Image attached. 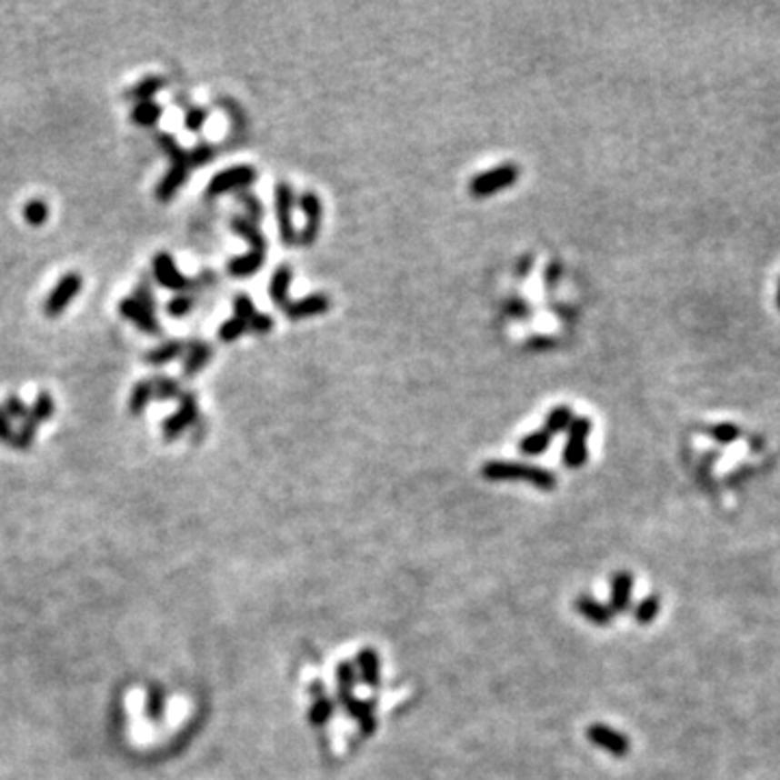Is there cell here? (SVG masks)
Here are the masks:
<instances>
[{"mask_svg": "<svg viewBox=\"0 0 780 780\" xmlns=\"http://www.w3.org/2000/svg\"><path fill=\"white\" fill-rule=\"evenodd\" d=\"M150 399H152V382L141 380L135 384L133 393H130V399H128L130 415H139V412H144L145 405L150 404Z\"/></svg>", "mask_w": 780, "mask_h": 780, "instance_id": "31", "label": "cell"}, {"mask_svg": "<svg viewBox=\"0 0 780 780\" xmlns=\"http://www.w3.org/2000/svg\"><path fill=\"white\" fill-rule=\"evenodd\" d=\"M158 145H161L163 152H165V155L172 158L174 167H186V150L180 148V144L172 137V135H167V133L158 135Z\"/></svg>", "mask_w": 780, "mask_h": 780, "instance_id": "33", "label": "cell"}, {"mask_svg": "<svg viewBox=\"0 0 780 780\" xmlns=\"http://www.w3.org/2000/svg\"><path fill=\"white\" fill-rule=\"evenodd\" d=\"M518 167L512 165V163H505V165H496L488 169V172L473 176L468 189H471V195L475 197H490L503 189H507V186H512L518 180Z\"/></svg>", "mask_w": 780, "mask_h": 780, "instance_id": "3", "label": "cell"}, {"mask_svg": "<svg viewBox=\"0 0 780 780\" xmlns=\"http://www.w3.org/2000/svg\"><path fill=\"white\" fill-rule=\"evenodd\" d=\"M163 87H165V78H163V76H148V78H144V81H141V83L135 85V87L130 89V92L126 95H128V98L137 100V103H148L152 95H156L158 92H161Z\"/></svg>", "mask_w": 780, "mask_h": 780, "instance_id": "27", "label": "cell"}, {"mask_svg": "<svg viewBox=\"0 0 780 780\" xmlns=\"http://www.w3.org/2000/svg\"><path fill=\"white\" fill-rule=\"evenodd\" d=\"M183 352H185V345L180 341L163 343L161 347L152 349V352L145 355V363L148 365H167V363H172L174 358H178V355Z\"/></svg>", "mask_w": 780, "mask_h": 780, "instance_id": "29", "label": "cell"}, {"mask_svg": "<svg viewBox=\"0 0 780 780\" xmlns=\"http://www.w3.org/2000/svg\"><path fill=\"white\" fill-rule=\"evenodd\" d=\"M354 668H355V675H358V678L366 687L377 689L382 685V661H380V655H377V650L373 648L360 650V653L355 655Z\"/></svg>", "mask_w": 780, "mask_h": 780, "instance_id": "12", "label": "cell"}, {"mask_svg": "<svg viewBox=\"0 0 780 780\" xmlns=\"http://www.w3.org/2000/svg\"><path fill=\"white\" fill-rule=\"evenodd\" d=\"M575 607L585 620H590V623L596 626H609L614 623L615 614L609 609V605L596 601L595 596H587V595L579 596L575 601Z\"/></svg>", "mask_w": 780, "mask_h": 780, "instance_id": "16", "label": "cell"}, {"mask_svg": "<svg viewBox=\"0 0 780 780\" xmlns=\"http://www.w3.org/2000/svg\"><path fill=\"white\" fill-rule=\"evenodd\" d=\"M53 415H55V399L50 397L48 393H39L35 404H33V408L28 410L25 421L33 423V425L39 427L44 421H48V418Z\"/></svg>", "mask_w": 780, "mask_h": 780, "instance_id": "28", "label": "cell"}, {"mask_svg": "<svg viewBox=\"0 0 780 780\" xmlns=\"http://www.w3.org/2000/svg\"><path fill=\"white\" fill-rule=\"evenodd\" d=\"M776 306L780 308V282H778V288H776Z\"/></svg>", "mask_w": 780, "mask_h": 780, "instance_id": "45", "label": "cell"}, {"mask_svg": "<svg viewBox=\"0 0 780 780\" xmlns=\"http://www.w3.org/2000/svg\"><path fill=\"white\" fill-rule=\"evenodd\" d=\"M573 418H575V415H573V410L568 408V405H555V408H553L546 415L545 427L542 429H545L548 436L553 438L555 434L566 432V429L570 427V423H573Z\"/></svg>", "mask_w": 780, "mask_h": 780, "instance_id": "24", "label": "cell"}, {"mask_svg": "<svg viewBox=\"0 0 780 780\" xmlns=\"http://www.w3.org/2000/svg\"><path fill=\"white\" fill-rule=\"evenodd\" d=\"M14 438H15V434L11 432L9 416L5 415V410H0V440H3V443L14 445Z\"/></svg>", "mask_w": 780, "mask_h": 780, "instance_id": "44", "label": "cell"}, {"mask_svg": "<svg viewBox=\"0 0 780 780\" xmlns=\"http://www.w3.org/2000/svg\"><path fill=\"white\" fill-rule=\"evenodd\" d=\"M5 415L9 418H20V421H25L28 415V408L25 405V401L20 397H15V395H9L7 401H5Z\"/></svg>", "mask_w": 780, "mask_h": 780, "instance_id": "42", "label": "cell"}, {"mask_svg": "<svg viewBox=\"0 0 780 780\" xmlns=\"http://www.w3.org/2000/svg\"><path fill=\"white\" fill-rule=\"evenodd\" d=\"M191 308H194V297L178 295L167 304V315L174 316V319H183V316L191 313Z\"/></svg>", "mask_w": 780, "mask_h": 780, "instance_id": "39", "label": "cell"}, {"mask_svg": "<svg viewBox=\"0 0 780 780\" xmlns=\"http://www.w3.org/2000/svg\"><path fill=\"white\" fill-rule=\"evenodd\" d=\"M197 421V401L194 393H180V410L172 415L163 423V432L165 438H178L186 427H191Z\"/></svg>", "mask_w": 780, "mask_h": 780, "instance_id": "8", "label": "cell"}, {"mask_svg": "<svg viewBox=\"0 0 780 780\" xmlns=\"http://www.w3.org/2000/svg\"><path fill=\"white\" fill-rule=\"evenodd\" d=\"M152 382V397H156L158 401H169V399H176L180 397V386L176 380H172V377L165 375H158Z\"/></svg>", "mask_w": 780, "mask_h": 780, "instance_id": "32", "label": "cell"}, {"mask_svg": "<svg viewBox=\"0 0 780 780\" xmlns=\"http://www.w3.org/2000/svg\"><path fill=\"white\" fill-rule=\"evenodd\" d=\"M739 434H742L739 432V427L731 425V423H720V425H714L709 429V436L722 445L735 443V440L739 438Z\"/></svg>", "mask_w": 780, "mask_h": 780, "instance_id": "37", "label": "cell"}, {"mask_svg": "<svg viewBox=\"0 0 780 780\" xmlns=\"http://www.w3.org/2000/svg\"><path fill=\"white\" fill-rule=\"evenodd\" d=\"M215 158V148L213 145H197L191 152H186V167H202L206 165V163H211Z\"/></svg>", "mask_w": 780, "mask_h": 780, "instance_id": "36", "label": "cell"}, {"mask_svg": "<svg viewBox=\"0 0 780 780\" xmlns=\"http://www.w3.org/2000/svg\"><path fill=\"white\" fill-rule=\"evenodd\" d=\"M548 445H551V436L545 432V429H535V432L527 434L525 438H520L518 449L523 455H542L548 449Z\"/></svg>", "mask_w": 780, "mask_h": 780, "instance_id": "25", "label": "cell"}, {"mask_svg": "<svg viewBox=\"0 0 780 780\" xmlns=\"http://www.w3.org/2000/svg\"><path fill=\"white\" fill-rule=\"evenodd\" d=\"M256 178L258 174L252 165H236V167L224 169V172L215 174L211 183H208L206 197H219L224 194H230V191L235 189H245V186H250Z\"/></svg>", "mask_w": 780, "mask_h": 780, "instance_id": "4", "label": "cell"}, {"mask_svg": "<svg viewBox=\"0 0 780 780\" xmlns=\"http://www.w3.org/2000/svg\"><path fill=\"white\" fill-rule=\"evenodd\" d=\"M265 265V252L250 250L245 256H235L228 263V274L235 278H250L256 271L263 269Z\"/></svg>", "mask_w": 780, "mask_h": 780, "instance_id": "19", "label": "cell"}, {"mask_svg": "<svg viewBox=\"0 0 780 780\" xmlns=\"http://www.w3.org/2000/svg\"><path fill=\"white\" fill-rule=\"evenodd\" d=\"M120 315L124 319L133 321L135 325L139 327V330H144L145 335L158 336L161 335V324L156 321L155 313H150V310H145L135 297H126L120 302Z\"/></svg>", "mask_w": 780, "mask_h": 780, "instance_id": "10", "label": "cell"}, {"mask_svg": "<svg viewBox=\"0 0 780 780\" xmlns=\"http://www.w3.org/2000/svg\"><path fill=\"white\" fill-rule=\"evenodd\" d=\"M291 280H293V274L286 265H282V267L274 271V278H271V285H269V295L275 306L285 308L288 304L286 295H288V286H291Z\"/></svg>", "mask_w": 780, "mask_h": 780, "instance_id": "22", "label": "cell"}, {"mask_svg": "<svg viewBox=\"0 0 780 780\" xmlns=\"http://www.w3.org/2000/svg\"><path fill=\"white\" fill-rule=\"evenodd\" d=\"M355 683H358V675H355L354 664H349V661H343V664H338L336 668V698L341 706H347L354 696V689Z\"/></svg>", "mask_w": 780, "mask_h": 780, "instance_id": "17", "label": "cell"}, {"mask_svg": "<svg viewBox=\"0 0 780 780\" xmlns=\"http://www.w3.org/2000/svg\"><path fill=\"white\" fill-rule=\"evenodd\" d=\"M161 115H163V106L148 100V103L135 105L133 113H130V120L137 124V126H155V124L161 120Z\"/></svg>", "mask_w": 780, "mask_h": 780, "instance_id": "26", "label": "cell"}, {"mask_svg": "<svg viewBox=\"0 0 780 780\" xmlns=\"http://www.w3.org/2000/svg\"><path fill=\"white\" fill-rule=\"evenodd\" d=\"M299 206H302L304 215H306V225H304L302 233L297 235V239L302 245H313L316 241V236H319V228H321V200L319 195L313 194V191H306V194H302L299 197Z\"/></svg>", "mask_w": 780, "mask_h": 780, "instance_id": "9", "label": "cell"}, {"mask_svg": "<svg viewBox=\"0 0 780 780\" xmlns=\"http://www.w3.org/2000/svg\"><path fill=\"white\" fill-rule=\"evenodd\" d=\"M245 332H250L247 330L245 321L239 319V316H233V319L224 321V324L219 325V341L233 343V341H236V338H241L243 335H245Z\"/></svg>", "mask_w": 780, "mask_h": 780, "instance_id": "34", "label": "cell"}, {"mask_svg": "<svg viewBox=\"0 0 780 780\" xmlns=\"http://www.w3.org/2000/svg\"><path fill=\"white\" fill-rule=\"evenodd\" d=\"M211 358H213L211 345L205 341H194L189 347H186L183 373L185 375H195V373H200L208 363H211Z\"/></svg>", "mask_w": 780, "mask_h": 780, "instance_id": "18", "label": "cell"}, {"mask_svg": "<svg viewBox=\"0 0 780 780\" xmlns=\"http://www.w3.org/2000/svg\"><path fill=\"white\" fill-rule=\"evenodd\" d=\"M585 737L590 739L596 748L605 750L612 756H626L631 753V739L625 733H618L615 728L607 725H592L587 726Z\"/></svg>", "mask_w": 780, "mask_h": 780, "instance_id": "6", "label": "cell"}, {"mask_svg": "<svg viewBox=\"0 0 780 780\" xmlns=\"http://www.w3.org/2000/svg\"><path fill=\"white\" fill-rule=\"evenodd\" d=\"M330 306L332 302L325 293H310V295L297 299V302L286 304L285 315L291 321H299V319H308V316L324 315Z\"/></svg>", "mask_w": 780, "mask_h": 780, "instance_id": "11", "label": "cell"}, {"mask_svg": "<svg viewBox=\"0 0 780 780\" xmlns=\"http://www.w3.org/2000/svg\"><path fill=\"white\" fill-rule=\"evenodd\" d=\"M256 313L258 310H256V306H254L250 295H245V293H239V295L235 297V316H239V319H243L247 324V321H250Z\"/></svg>", "mask_w": 780, "mask_h": 780, "instance_id": "40", "label": "cell"}, {"mask_svg": "<svg viewBox=\"0 0 780 780\" xmlns=\"http://www.w3.org/2000/svg\"><path fill=\"white\" fill-rule=\"evenodd\" d=\"M631 598H633V576L629 570H618L612 576V601H609V609L614 614H625L626 609H631Z\"/></svg>", "mask_w": 780, "mask_h": 780, "instance_id": "15", "label": "cell"}, {"mask_svg": "<svg viewBox=\"0 0 780 780\" xmlns=\"http://www.w3.org/2000/svg\"><path fill=\"white\" fill-rule=\"evenodd\" d=\"M566 432L568 440L566 446H564L562 460L568 468H581L587 462V457H590L587 438L592 434V421L587 416H575Z\"/></svg>", "mask_w": 780, "mask_h": 780, "instance_id": "2", "label": "cell"}, {"mask_svg": "<svg viewBox=\"0 0 780 780\" xmlns=\"http://www.w3.org/2000/svg\"><path fill=\"white\" fill-rule=\"evenodd\" d=\"M247 330L254 332V335H260V336L269 335V332L274 330V319H271V316H267V315H263V313H256L250 321H247Z\"/></svg>", "mask_w": 780, "mask_h": 780, "instance_id": "41", "label": "cell"}, {"mask_svg": "<svg viewBox=\"0 0 780 780\" xmlns=\"http://www.w3.org/2000/svg\"><path fill=\"white\" fill-rule=\"evenodd\" d=\"M482 477L488 482H527L535 485L538 490L551 493L557 485V475L551 473L548 468L542 466H531L523 465V462H505V460H493L485 462L482 466Z\"/></svg>", "mask_w": 780, "mask_h": 780, "instance_id": "1", "label": "cell"}, {"mask_svg": "<svg viewBox=\"0 0 780 780\" xmlns=\"http://www.w3.org/2000/svg\"><path fill=\"white\" fill-rule=\"evenodd\" d=\"M206 122V111L200 109V106H191L189 111H186L185 117V128L191 130V133H197V130H202Z\"/></svg>", "mask_w": 780, "mask_h": 780, "instance_id": "43", "label": "cell"}, {"mask_svg": "<svg viewBox=\"0 0 780 780\" xmlns=\"http://www.w3.org/2000/svg\"><path fill=\"white\" fill-rule=\"evenodd\" d=\"M230 228H233L236 235L243 236V239L250 243L252 250H256V252L267 250V241H265V235L260 233L258 225L252 224L250 219L233 217V222H230Z\"/></svg>", "mask_w": 780, "mask_h": 780, "instance_id": "21", "label": "cell"}, {"mask_svg": "<svg viewBox=\"0 0 780 780\" xmlns=\"http://www.w3.org/2000/svg\"><path fill=\"white\" fill-rule=\"evenodd\" d=\"M48 205L44 200H31L25 206V219L31 225H42L48 219Z\"/></svg>", "mask_w": 780, "mask_h": 780, "instance_id": "35", "label": "cell"}, {"mask_svg": "<svg viewBox=\"0 0 780 780\" xmlns=\"http://www.w3.org/2000/svg\"><path fill=\"white\" fill-rule=\"evenodd\" d=\"M293 206H295V194L286 183L275 185V217H278L280 236L285 245H295L297 233L293 224Z\"/></svg>", "mask_w": 780, "mask_h": 780, "instance_id": "5", "label": "cell"}, {"mask_svg": "<svg viewBox=\"0 0 780 780\" xmlns=\"http://www.w3.org/2000/svg\"><path fill=\"white\" fill-rule=\"evenodd\" d=\"M83 280L78 274H65L64 278L59 280V285L53 288V293H50L46 304H44V313L46 316H59L64 310L70 306L72 302H75V297L78 295V291H81Z\"/></svg>", "mask_w": 780, "mask_h": 780, "instance_id": "7", "label": "cell"}, {"mask_svg": "<svg viewBox=\"0 0 780 780\" xmlns=\"http://www.w3.org/2000/svg\"><path fill=\"white\" fill-rule=\"evenodd\" d=\"M335 709H336L335 700H332L330 696H325L324 692L316 694L315 703L310 705V709H308L310 725H313V726H325L327 722H330L332 717H335Z\"/></svg>", "mask_w": 780, "mask_h": 780, "instance_id": "23", "label": "cell"}, {"mask_svg": "<svg viewBox=\"0 0 780 780\" xmlns=\"http://www.w3.org/2000/svg\"><path fill=\"white\" fill-rule=\"evenodd\" d=\"M152 267H155V275H156L158 285L169 288V291H183V288L189 285V280H186L185 275L176 269V265H174V258L169 256L167 252L156 254L155 260H152Z\"/></svg>", "mask_w": 780, "mask_h": 780, "instance_id": "13", "label": "cell"}, {"mask_svg": "<svg viewBox=\"0 0 780 780\" xmlns=\"http://www.w3.org/2000/svg\"><path fill=\"white\" fill-rule=\"evenodd\" d=\"M343 709L345 714L352 717V720L358 722L360 735H363V737H371V735L375 733L377 720H375V703H373V700L354 698L352 703L343 706Z\"/></svg>", "mask_w": 780, "mask_h": 780, "instance_id": "14", "label": "cell"}, {"mask_svg": "<svg viewBox=\"0 0 780 780\" xmlns=\"http://www.w3.org/2000/svg\"><path fill=\"white\" fill-rule=\"evenodd\" d=\"M236 200L243 202V206L247 208L252 224H256V222H260V219H263V215H265L263 205H260V200L256 195H252L250 191H239V194H236Z\"/></svg>", "mask_w": 780, "mask_h": 780, "instance_id": "38", "label": "cell"}, {"mask_svg": "<svg viewBox=\"0 0 780 780\" xmlns=\"http://www.w3.org/2000/svg\"><path fill=\"white\" fill-rule=\"evenodd\" d=\"M186 176H189V169L186 167H172L169 172L163 176L161 183H158L155 195L158 202H169L174 195H176V191L186 183Z\"/></svg>", "mask_w": 780, "mask_h": 780, "instance_id": "20", "label": "cell"}, {"mask_svg": "<svg viewBox=\"0 0 780 780\" xmlns=\"http://www.w3.org/2000/svg\"><path fill=\"white\" fill-rule=\"evenodd\" d=\"M661 612V598L659 596H646L637 603V607H633V618L640 625H650L657 618Z\"/></svg>", "mask_w": 780, "mask_h": 780, "instance_id": "30", "label": "cell"}]
</instances>
